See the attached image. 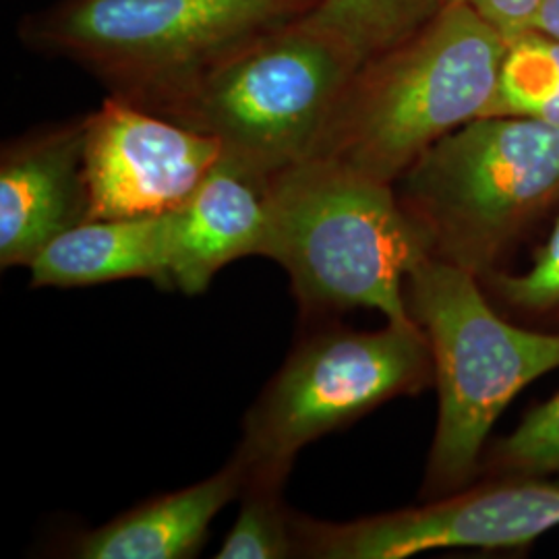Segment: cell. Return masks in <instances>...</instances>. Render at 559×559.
Listing matches in <instances>:
<instances>
[{"mask_svg":"<svg viewBox=\"0 0 559 559\" xmlns=\"http://www.w3.org/2000/svg\"><path fill=\"white\" fill-rule=\"evenodd\" d=\"M249 479L247 464L233 454L212 477L143 501L80 535L71 556L83 559H189L200 554L210 524L240 498Z\"/></svg>","mask_w":559,"mask_h":559,"instance_id":"obj_12","label":"cell"},{"mask_svg":"<svg viewBox=\"0 0 559 559\" xmlns=\"http://www.w3.org/2000/svg\"><path fill=\"white\" fill-rule=\"evenodd\" d=\"M483 117H524L559 127V40L535 29L508 40Z\"/></svg>","mask_w":559,"mask_h":559,"instance_id":"obj_15","label":"cell"},{"mask_svg":"<svg viewBox=\"0 0 559 559\" xmlns=\"http://www.w3.org/2000/svg\"><path fill=\"white\" fill-rule=\"evenodd\" d=\"M431 258L483 278L559 201V127L479 117L431 145L394 185Z\"/></svg>","mask_w":559,"mask_h":559,"instance_id":"obj_5","label":"cell"},{"mask_svg":"<svg viewBox=\"0 0 559 559\" xmlns=\"http://www.w3.org/2000/svg\"><path fill=\"white\" fill-rule=\"evenodd\" d=\"M404 297L433 357L440 413L425 491L441 498L477 475L485 441L516 394L558 369L559 334L508 323L475 274L431 255L411 270Z\"/></svg>","mask_w":559,"mask_h":559,"instance_id":"obj_3","label":"cell"},{"mask_svg":"<svg viewBox=\"0 0 559 559\" xmlns=\"http://www.w3.org/2000/svg\"><path fill=\"white\" fill-rule=\"evenodd\" d=\"M460 0H318L302 17L371 59L415 36Z\"/></svg>","mask_w":559,"mask_h":559,"instance_id":"obj_14","label":"cell"},{"mask_svg":"<svg viewBox=\"0 0 559 559\" xmlns=\"http://www.w3.org/2000/svg\"><path fill=\"white\" fill-rule=\"evenodd\" d=\"M483 284L491 286L496 297L522 313H549L559 309V218L545 245L524 274L489 272Z\"/></svg>","mask_w":559,"mask_h":559,"instance_id":"obj_18","label":"cell"},{"mask_svg":"<svg viewBox=\"0 0 559 559\" xmlns=\"http://www.w3.org/2000/svg\"><path fill=\"white\" fill-rule=\"evenodd\" d=\"M528 29H535L559 40V0H543Z\"/></svg>","mask_w":559,"mask_h":559,"instance_id":"obj_20","label":"cell"},{"mask_svg":"<svg viewBox=\"0 0 559 559\" xmlns=\"http://www.w3.org/2000/svg\"><path fill=\"white\" fill-rule=\"evenodd\" d=\"M284 485L247 480L239 516L216 554L218 559H286L297 556L293 512L282 500Z\"/></svg>","mask_w":559,"mask_h":559,"instance_id":"obj_16","label":"cell"},{"mask_svg":"<svg viewBox=\"0 0 559 559\" xmlns=\"http://www.w3.org/2000/svg\"><path fill=\"white\" fill-rule=\"evenodd\" d=\"M90 221L85 119L11 141L0 160V265L29 267L52 240Z\"/></svg>","mask_w":559,"mask_h":559,"instance_id":"obj_10","label":"cell"},{"mask_svg":"<svg viewBox=\"0 0 559 559\" xmlns=\"http://www.w3.org/2000/svg\"><path fill=\"white\" fill-rule=\"evenodd\" d=\"M261 255L284 267L305 321L373 309L408 323L404 284L431 251L394 185L309 158L270 177Z\"/></svg>","mask_w":559,"mask_h":559,"instance_id":"obj_1","label":"cell"},{"mask_svg":"<svg viewBox=\"0 0 559 559\" xmlns=\"http://www.w3.org/2000/svg\"><path fill=\"white\" fill-rule=\"evenodd\" d=\"M270 177L222 156L195 193L170 212V288L200 295L228 263L261 255Z\"/></svg>","mask_w":559,"mask_h":559,"instance_id":"obj_11","label":"cell"},{"mask_svg":"<svg viewBox=\"0 0 559 559\" xmlns=\"http://www.w3.org/2000/svg\"><path fill=\"white\" fill-rule=\"evenodd\" d=\"M318 0H62L27 40L78 60L115 94L158 112L207 67L299 20Z\"/></svg>","mask_w":559,"mask_h":559,"instance_id":"obj_6","label":"cell"},{"mask_svg":"<svg viewBox=\"0 0 559 559\" xmlns=\"http://www.w3.org/2000/svg\"><path fill=\"white\" fill-rule=\"evenodd\" d=\"M559 526V483L464 487L371 519L323 522L293 514L300 558L402 559L436 549H512Z\"/></svg>","mask_w":559,"mask_h":559,"instance_id":"obj_8","label":"cell"},{"mask_svg":"<svg viewBox=\"0 0 559 559\" xmlns=\"http://www.w3.org/2000/svg\"><path fill=\"white\" fill-rule=\"evenodd\" d=\"M491 466L498 475L522 479L559 471V394L537 406L496 445Z\"/></svg>","mask_w":559,"mask_h":559,"instance_id":"obj_17","label":"cell"},{"mask_svg":"<svg viewBox=\"0 0 559 559\" xmlns=\"http://www.w3.org/2000/svg\"><path fill=\"white\" fill-rule=\"evenodd\" d=\"M27 270L36 288L131 278L170 286V214L81 222L52 240Z\"/></svg>","mask_w":559,"mask_h":559,"instance_id":"obj_13","label":"cell"},{"mask_svg":"<svg viewBox=\"0 0 559 559\" xmlns=\"http://www.w3.org/2000/svg\"><path fill=\"white\" fill-rule=\"evenodd\" d=\"M506 48L500 32L460 0L415 36L360 62L311 158L396 185L431 145L483 117Z\"/></svg>","mask_w":559,"mask_h":559,"instance_id":"obj_2","label":"cell"},{"mask_svg":"<svg viewBox=\"0 0 559 559\" xmlns=\"http://www.w3.org/2000/svg\"><path fill=\"white\" fill-rule=\"evenodd\" d=\"M433 381L431 348L417 321H388L376 332L320 321L249 408L235 454L247 464V480L286 485L305 445Z\"/></svg>","mask_w":559,"mask_h":559,"instance_id":"obj_7","label":"cell"},{"mask_svg":"<svg viewBox=\"0 0 559 559\" xmlns=\"http://www.w3.org/2000/svg\"><path fill=\"white\" fill-rule=\"evenodd\" d=\"M222 156L221 141L110 96L85 117L90 221L170 214Z\"/></svg>","mask_w":559,"mask_h":559,"instance_id":"obj_9","label":"cell"},{"mask_svg":"<svg viewBox=\"0 0 559 559\" xmlns=\"http://www.w3.org/2000/svg\"><path fill=\"white\" fill-rule=\"evenodd\" d=\"M480 17L489 21L506 40L531 27L543 0H464Z\"/></svg>","mask_w":559,"mask_h":559,"instance_id":"obj_19","label":"cell"},{"mask_svg":"<svg viewBox=\"0 0 559 559\" xmlns=\"http://www.w3.org/2000/svg\"><path fill=\"white\" fill-rule=\"evenodd\" d=\"M360 60L305 17L261 34L189 81L158 115L221 141L272 177L313 156Z\"/></svg>","mask_w":559,"mask_h":559,"instance_id":"obj_4","label":"cell"}]
</instances>
